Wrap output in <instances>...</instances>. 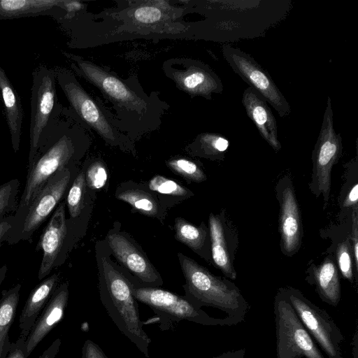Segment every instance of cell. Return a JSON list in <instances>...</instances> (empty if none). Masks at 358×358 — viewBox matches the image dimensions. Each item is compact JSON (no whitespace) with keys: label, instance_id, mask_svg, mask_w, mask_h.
<instances>
[{"label":"cell","instance_id":"cell-32","mask_svg":"<svg viewBox=\"0 0 358 358\" xmlns=\"http://www.w3.org/2000/svg\"><path fill=\"white\" fill-rule=\"evenodd\" d=\"M167 164L176 173L190 180L200 182L207 179V176L201 168L189 159H174L169 160Z\"/></svg>","mask_w":358,"mask_h":358},{"label":"cell","instance_id":"cell-30","mask_svg":"<svg viewBox=\"0 0 358 358\" xmlns=\"http://www.w3.org/2000/svg\"><path fill=\"white\" fill-rule=\"evenodd\" d=\"M85 183V173L80 172L68 191L65 202L71 220L79 217L83 208Z\"/></svg>","mask_w":358,"mask_h":358},{"label":"cell","instance_id":"cell-13","mask_svg":"<svg viewBox=\"0 0 358 358\" xmlns=\"http://www.w3.org/2000/svg\"><path fill=\"white\" fill-rule=\"evenodd\" d=\"M71 177V169H64L57 171L48 180L27 208L16 243L20 241H31L34 233L62 201Z\"/></svg>","mask_w":358,"mask_h":358},{"label":"cell","instance_id":"cell-36","mask_svg":"<svg viewBox=\"0 0 358 358\" xmlns=\"http://www.w3.org/2000/svg\"><path fill=\"white\" fill-rule=\"evenodd\" d=\"M134 16L138 21H141L144 23H151L160 20L162 13L157 8L143 6L136 10Z\"/></svg>","mask_w":358,"mask_h":358},{"label":"cell","instance_id":"cell-27","mask_svg":"<svg viewBox=\"0 0 358 358\" xmlns=\"http://www.w3.org/2000/svg\"><path fill=\"white\" fill-rule=\"evenodd\" d=\"M176 238L205 258L212 261L209 229L205 225L196 227L183 218L175 220Z\"/></svg>","mask_w":358,"mask_h":358},{"label":"cell","instance_id":"cell-23","mask_svg":"<svg viewBox=\"0 0 358 358\" xmlns=\"http://www.w3.org/2000/svg\"><path fill=\"white\" fill-rule=\"evenodd\" d=\"M0 96L10 133L12 148L14 152L17 153L20 145L24 110L17 92L1 66Z\"/></svg>","mask_w":358,"mask_h":358},{"label":"cell","instance_id":"cell-26","mask_svg":"<svg viewBox=\"0 0 358 358\" xmlns=\"http://www.w3.org/2000/svg\"><path fill=\"white\" fill-rule=\"evenodd\" d=\"M21 284L1 292L0 299V358H6L10 348L8 331L14 322L20 299Z\"/></svg>","mask_w":358,"mask_h":358},{"label":"cell","instance_id":"cell-25","mask_svg":"<svg viewBox=\"0 0 358 358\" xmlns=\"http://www.w3.org/2000/svg\"><path fill=\"white\" fill-rule=\"evenodd\" d=\"M358 139L356 140L357 154L344 165L345 181L343 184L338 199V220L343 222L350 218L355 211L358 210Z\"/></svg>","mask_w":358,"mask_h":358},{"label":"cell","instance_id":"cell-20","mask_svg":"<svg viewBox=\"0 0 358 358\" xmlns=\"http://www.w3.org/2000/svg\"><path fill=\"white\" fill-rule=\"evenodd\" d=\"M340 223V225L321 229L320 235L324 238H329L331 241L332 244L327 248L326 253H331L334 255L338 271L343 278L357 288L358 274L355 269L350 243L352 217Z\"/></svg>","mask_w":358,"mask_h":358},{"label":"cell","instance_id":"cell-37","mask_svg":"<svg viewBox=\"0 0 358 358\" xmlns=\"http://www.w3.org/2000/svg\"><path fill=\"white\" fill-rule=\"evenodd\" d=\"M350 243L355 269L356 273L358 274V210L355 211L352 216Z\"/></svg>","mask_w":358,"mask_h":358},{"label":"cell","instance_id":"cell-4","mask_svg":"<svg viewBox=\"0 0 358 358\" xmlns=\"http://www.w3.org/2000/svg\"><path fill=\"white\" fill-rule=\"evenodd\" d=\"M54 69L57 83L69 103V107H63L62 115L85 129L95 131L110 145L127 143L129 137L121 131L115 115L83 87L74 73L63 66H55Z\"/></svg>","mask_w":358,"mask_h":358},{"label":"cell","instance_id":"cell-16","mask_svg":"<svg viewBox=\"0 0 358 358\" xmlns=\"http://www.w3.org/2000/svg\"><path fill=\"white\" fill-rule=\"evenodd\" d=\"M66 202L62 201L43 229L36 251L41 250L42 260L38 273V278L41 280L52 271L59 266L65 261L66 249Z\"/></svg>","mask_w":358,"mask_h":358},{"label":"cell","instance_id":"cell-7","mask_svg":"<svg viewBox=\"0 0 358 358\" xmlns=\"http://www.w3.org/2000/svg\"><path fill=\"white\" fill-rule=\"evenodd\" d=\"M135 299L149 306L158 317L159 327L166 331L187 320L205 326H232L226 318H215L192 303L186 296L150 286L132 285Z\"/></svg>","mask_w":358,"mask_h":358},{"label":"cell","instance_id":"cell-22","mask_svg":"<svg viewBox=\"0 0 358 358\" xmlns=\"http://www.w3.org/2000/svg\"><path fill=\"white\" fill-rule=\"evenodd\" d=\"M60 280L59 273L45 278L30 292L19 317L20 334L27 338L33 325L46 306Z\"/></svg>","mask_w":358,"mask_h":358},{"label":"cell","instance_id":"cell-31","mask_svg":"<svg viewBox=\"0 0 358 358\" xmlns=\"http://www.w3.org/2000/svg\"><path fill=\"white\" fill-rule=\"evenodd\" d=\"M20 181L12 179L0 185V221L15 213L18 202Z\"/></svg>","mask_w":358,"mask_h":358},{"label":"cell","instance_id":"cell-33","mask_svg":"<svg viewBox=\"0 0 358 358\" xmlns=\"http://www.w3.org/2000/svg\"><path fill=\"white\" fill-rule=\"evenodd\" d=\"M148 186L151 190L163 194L182 196L191 193L188 189L176 181L168 179L162 176L153 177L150 180Z\"/></svg>","mask_w":358,"mask_h":358},{"label":"cell","instance_id":"cell-9","mask_svg":"<svg viewBox=\"0 0 358 358\" xmlns=\"http://www.w3.org/2000/svg\"><path fill=\"white\" fill-rule=\"evenodd\" d=\"M273 310L276 358H325L280 288L274 298Z\"/></svg>","mask_w":358,"mask_h":358},{"label":"cell","instance_id":"cell-3","mask_svg":"<svg viewBox=\"0 0 358 358\" xmlns=\"http://www.w3.org/2000/svg\"><path fill=\"white\" fill-rule=\"evenodd\" d=\"M185 279V296L196 306L219 309L233 325L245 321L250 306L235 283L217 276L192 259L179 253Z\"/></svg>","mask_w":358,"mask_h":358},{"label":"cell","instance_id":"cell-19","mask_svg":"<svg viewBox=\"0 0 358 358\" xmlns=\"http://www.w3.org/2000/svg\"><path fill=\"white\" fill-rule=\"evenodd\" d=\"M306 281L315 287L320 299L336 307L341 299L339 271L334 255L327 253L319 264L311 262L306 271Z\"/></svg>","mask_w":358,"mask_h":358},{"label":"cell","instance_id":"cell-29","mask_svg":"<svg viewBox=\"0 0 358 358\" xmlns=\"http://www.w3.org/2000/svg\"><path fill=\"white\" fill-rule=\"evenodd\" d=\"M117 197L146 215L154 216L158 213V206L155 200L143 191L128 189L119 193Z\"/></svg>","mask_w":358,"mask_h":358},{"label":"cell","instance_id":"cell-8","mask_svg":"<svg viewBox=\"0 0 358 358\" xmlns=\"http://www.w3.org/2000/svg\"><path fill=\"white\" fill-rule=\"evenodd\" d=\"M331 100L327 96L321 129L312 152V174L309 189L316 197L322 196L323 210L331 196V171L342 156L343 140L334 127Z\"/></svg>","mask_w":358,"mask_h":358},{"label":"cell","instance_id":"cell-14","mask_svg":"<svg viewBox=\"0 0 358 358\" xmlns=\"http://www.w3.org/2000/svg\"><path fill=\"white\" fill-rule=\"evenodd\" d=\"M164 71L177 86L192 96L212 99L213 94L224 90L219 76L207 64L198 60L180 59L167 61Z\"/></svg>","mask_w":358,"mask_h":358},{"label":"cell","instance_id":"cell-12","mask_svg":"<svg viewBox=\"0 0 358 358\" xmlns=\"http://www.w3.org/2000/svg\"><path fill=\"white\" fill-rule=\"evenodd\" d=\"M275 193L279 204L280 249L285 256L293 257L301 248L303 227L294 185L289 173L279 178Z\"/></svg>","mask_w":358,"mask_h":358},{"label":"cell","instance_id":"cell-21","mask_svg":"<svg viewBox=\"0 0 358 358\" xmlns=\"http://www.w3.org/2000/svg\"><path fill=\"white\" fill-rule=\"evenodd\" d=\"M241 102L261 136L278 152L282 146L278 136L277 122L267 102L250 87L243 91Z\"/></svg>","mask_w":358,"mask_h":358},{"label":"cell","instance_id":"cell-39","mask_svg":"<svg viewBox=\"0 0 358 358\" xmlns=\"http://www.w3.org/2000/svg\"><path fill=\"white\" fill-rule=\"evenodd\" d=\"M81 358H108V357L96 343L90 339H87L82 348Z\"/></svg>","mask_w":358,"mask_h":358},{"label":"cell","instance_id":"cell-15","mask_svg":"<svg viewBox=\"0 0 358 358\" xmlns=\"http://www.w3.org/2000/svg\"><path fill=\"white\" fill-rule=\"evenodd\" d=\"M210 254L213 265L229 280H236L237 273L234 266L239 245L236 227L226 210L218 214L210 213L208 217Z\"/></svg>","mask_w":358,"mask_h":358},{"label":"cell","instance_id":"cell-18","mask_svg":"<svg viewBox=\"0 0 358 358\" xmlns=\"http://www.w3.org/2000/svg\"><path fill=\"white\" fill-rule=\"evenodd\" d=\"M107 240L114 256L141 282L153 285L162 283L148 259L127 238L114 233L109 234Z\"/></svg>","mask_w":358,"mask_h":358},{"label":"cell","instance_id":"cell-42","mask_svg":"<svg viewBox=\"0 0 358 358\" xmlns=\"http://www.w3.org/2000/svg\"><path fill=\"white\" fill-rule=\"evenodd\" d=\"M8 267L6 264L0 267V287L6 278Z\"/></svg>","mask_w":358,"mask_h":358},{"label":"cell","instance_id":"cell-2","mask_svg":"<svg viewBox=\"0 0 358 358\" xmlns=\"http://www.w3.org/2000/svg\"><path fill=\"white\" fill-rule=\"evenodd\" d=\"M86 131L71 118L62 115L39 143L32 164L27 169L24 190L14 214L15 228L8 244H16L24 214L48 180L57 171L70 169L87 145Z\"/></svg>","mask_w":358,"mask_h":358},{"label":"cell","instance_id":"cell-41","mask_svg":"<svg viewBox=\"0 0 358 358\" xmlns=\"http://www.w3.org/2000/svg\"><path fill=\"white\" fill-rule=\"evenodd\" d=\"M358 331H357V325L356 326V329L354 333V336L352 341V351L353 358H358Z\"/></svg>","mask_w":358,"mask_h":358},{"label":"cell","instance_id":"cell-17","mask_svg":"<svg viewBox=\"0 0 358 358\" xmlns=\"http://www.w3.org/2000/svg\"><path fill=\"white\" fill-rule=\"evenodd\" d=\"M69 283L59 285L33 325L25 341L28 357L47 334L62 321L69 299Z\"/></svg>","mask_w":358,"mask_h":358},{"label":"cell","instance_id":"cell-34","mask_svg":"<svg viewBox=\"0 0 358 358\" xmlns=\"http://www.w3.org/2000/svg\"><path fill=\"white\" fill-rule=\"evenodd\" d=\"M26 339V338L20 336L15 342H11L10 348L6 358H28L26 356L25 350ZM61 344L60 338H57L38 358H55Z\"/></svg>","mask_w":358,"mask_h":358},{"label":"cell","instance_id":"cell-28","mask_svg":"<svg viewBox=\"0 0 358 358\" xmlns=\"http://www.w3.org/2000/svg\"><path fill=\"white\" fill-rule=\"evenodd\" d=\"M229 144V140L220 134L206 132L199 134L192 146L196 155L222 161Z\"/></svg>","mask_w":358,"mask_h":358},{"label":"cell","instance_id":"cell-24","mask_svg":"<svg viewBox=\"0 0 358 358\" xmlns=\"http://www.w3.org/2000/svg\"><path fill=\"white\" fill-rule=\"evenodd\" d=\"M60 0H0V20L26 17L50 16L57 22L65 15Z\"/></svg>","mask_w":358,"mask_h":358},{"label":"cell","instance_id":"cell-40","mask_svg":"<svg viewBox=\"0 0 358 358\" xmlns=\"http://www.w3.org/2000/svg\"><path fill=\"white\" fill-rule=\"evenodd\" d=\"M245 354V348H241L237 350L224 352L211 358H244Z\"/></svg>","mask_w":358,"mask_h":358},{"label":"cell","instance_id":"cell-35","mask_svg":"<svg viewBox=\"0 0 358 358\" xmlns=\"http://www.w3.org/2000/svg\"><path fill=\"white\" fill-rule=\"evenodd\" d=\"M85 179L88 186L92 189H99L104 187L108 179L104 165L101 162L92 163L87 170Z\"/></svg>","mask_w":358,"mask_h":358},{"label":"cell","instance_id":"cell-5","mask_svg":"<svg viewBox=\"0 0 358 358\" xmlns=\"http://www.w3.org/2000/svg\"><path fill=\"white\" fill-rule=\"evenodd\" d=\"M99 284L100 298L108 316L118 329L149 358L151 339L143 328L137 301L132 294V284L106 259Z\"/></svg>","mask_w":358,"mask_h":358},{"label":"cell","instance_id":"cell-1","mask_svg":"<svg viewBox=\"0 0 358 358\" xmlns=\"http://www.w3.org/2000/svg\"><path fill=\"white\" fill-rule=\"evenodd\" d=\"M73 71L96 87L116 111L115 120L127 136L155 130L167 106L154 92L145 94L138 83L117 77L104 67L62 51Z\"/></svg>","mask_w":358,"mask_h":358},{"label":"cell","instance_id":"cell-11","mask_svg":"<svg viewBox=\"0 0 358 358\" xmlns=\"http://www.w3.org/2000/svg\"><path fill=\"white\" fill-rule=\"evenodd\" d=\"M222 55L234 72L268 102L280 117L285 118L291 113L289 103L269 73L250 55L230 45L222 46Z\"/></svg>","mask_w":358,"mask_h":358},{"label":"cell","instance_id":"cell-10","mask_svg":"<svg viewBox=\"0 0 358 358\" xmlns=\"http://www.w3.org/2000/svg\"><path fill=\"white\" fill-rule=\"evenodd\" d=\"M299 320L329 358H343L344 336L327 312L317 306L294 287H280Z\"/></svg>","mask_w":358,"mask_h":358},{"label":"cell","instance_id":"cell-6","mask_svg":"<svg viewBox=\"0 0 358 358\" xmlns=\"http://www.w3.org/2000/svg\"><path fill=\"white\" fill-rule=\"evenodd\" d=\"M54 68L40 64L32 72L28 168L36 157L39 143L62 117L63 106L56 91Z\"/></svg>","mask_w":358,"mask_h":358},{"label":"cell","instance_id":"cell-38","mask_svg":"<svg viewBox=\"0 0 358 358\" xmlns=\"http://www.w3.org/2000/svg\"><path fill=\"white\" fill-rule=\"evenodd\" d=\"M15 217L10 215L0 221V247L3 242L7 241L13 235L15 228Z\"/></svg>","mask_w":358,"mask_h":358}]
</instances>
